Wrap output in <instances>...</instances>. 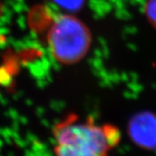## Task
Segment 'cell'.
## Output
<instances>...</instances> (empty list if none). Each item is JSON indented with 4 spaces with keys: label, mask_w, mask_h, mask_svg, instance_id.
<instances>
[{
    "label": "cell",
    "mask_w": 156,
    "mask_h": 156,
    "mask_svg": "<svg viewBox=\"0 0 156 156\" xmlns=\"http://www.w3.org/2000/svg\"><path fill=\"white\" fill-rule=\"evenodd\" d=\"M57 5L65 7L68 9H72L76 8L78 5L81 4L82 0H54Z\"/></svg>",
    "instance_id": "obj_5"
},
{
    "label": "cell",
    "mask_w": 156,
    "mask_h": 156,
    "mask_svg": "<svg viewBox=\"0 0 156 156\" xmlns=\"http://www.w3.org/2000/svg\"><path fill=\"white\" fill-rule=\"evenodd\" d=\"M3 14H4V5L0 0V18L3 16Z\"/></svg>",
    "instance_id": "obj_6"
},
{
    "label": "cell",
    "mask_w": 156,
    "mask_h": 156,
    "mask_svg": "<svg viewBox=\"0 0 156 156\" xmlns=\"http://www.w3.org/2000/svg\"><path fill=\"white\" fill-rule=\"evenodd\" d=\"M46 43L56 62L71 65L81 61L91 46V33L87 25L70 14L51 17L47 25Z\"/></svg>",
    "instance_id": "obj_2"
},
{
    "label": "cell",
    "mask_w": 156,
    "mask_h": 156,
    "mask_svg": "<svg viewBox=\"0 0 156 156\" xmlns=\"http://www.w3.org/2000/svg\"><path fill=\"white\" fill-rule=\"evenodd\" d=\"M55 156H109L122 140L120 128L92 117L69 114L52 128Z\"/></svg>",
    "instance_id": "obj_1"
},
{
    "label": "cell",
    "mask_w": 156,
    "mask_h": 156,
    "mask_svg": "<svg viewBox=\"0 0 156 156\" xmlns=\"http://www.w3.org/2000/svg\"><path fill=\"white\" fill-rule=\"evenodd\" d=\"M128 135L140 148H156V115L148 112L134 115L128 123Z\"/></svg>",
    "instance_id": "obj_3"
},
{
    "label": "cell",
    "mask_w": 156,
    "mask_h": 156,
    "mask_svg": "<svg viewBox=\"0 0 156 156\" xmlns=\"http://www.w3.org/2000/svg\"><path fill=\"white\" fill-rule=\"evenodd\" d=\"M146 15L152 25L156 27V0H148L146 5Z\"/></svg>",
    "instance_id": "obj_4"
}]
</instances>
